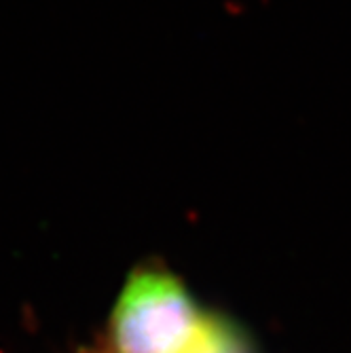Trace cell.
<instances>
[{
  "label": "cell",
  "instance_id": "obj_1",
  "mask_svg": "<svg viewBox=\"0 0 351 353\" xmlns=\"http://www.w3.org/2000/svg\"><path fill=\"white\" fill-rule=\"evenodd\" d=\"M205 313L184 281L161 263H144L125 279L108 322L110 353H184Z\"/></svg>",
  "mask_w": 351,
  "mask_h": 353
},
{
  "label": "cell",
  "instance_id": "obj_2",
  "mask_svg": "<svg viewBox=\"0 0 351 353\" xmlns=\"http://www.w3.org/2000/svg\"><path fill=\"white\" fill-rule=\"evenodd\" d=\"M184 353H254L248 336L227 317L208 315Z\"/></svg>",
  "mask_w": 351,
  "mask_h": 353
},
{
  "label": "cell",
  "instance_id": "obj_3",
  "mask_svg": "<svg viewBox=\"0 0 351 353\" xmlns=\"http://www.w3.org/2000/svg\"><path fill=\"white\" fill-rule=\"evenodd\" d=\"M81 353H110L108 347H91V349H83Z\"/></svg>",
  "mask_w": 351,
  "mask_h": 353
}]
</instances>
